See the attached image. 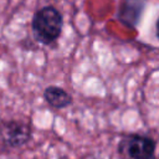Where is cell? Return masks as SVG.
<instances>
[{
  "instance_id": "6da1fadb",
  "label": "cell",
  "mask_w": 159,
  "mask_h": 159,
  "mask_svg": "<svg viewBox=\"0 0 159 159\" xmlns=\"http://www.w3.org/2000/svg\"><path fill=\"white\" fill-rule=\"evenodd\" d=\"M63 19L61 12L51 5L37 10L31 21V30L35 40L42 45L53 43L61 35Z\"/></svg>"
},
{
  "instance_id": "7a4b0ae2",
  "label": "cell",
  "mask_w": 159,
  "mask_h": 159,
  "mask_svg": "<svg viewBox=\"0 0 159 159\" xmlns=\"http://www.w3.org/2000/svg\"><path fill=\"white\" fill-rule=\"evenodd\" d=\"M157 143L148 135L125 134L118 143V153L125 159H153Z\"/></svg>"
},
{
  "instance_id": "3957f363",
  "label": "cell",
  "mask_w": 159,
  "mask_h": 159,
  "mask_svg": "<svg viewBox=\"0 0 159 159\" xmlns=\"http://www.w3.org/2000/svg\"><path fill=\"white\" fill-rule=\"evenodd\" d=\"M0 138L11 148L21 147L31 138V125L20 119L5 120L0 124Z\"/></svg>"
},
{
  "instance_id": "277c9868",
  "label": "cell",
  "mask_w": 159,
  "mask_h": 159,
  "mask_svg": "<svg viewBox=\"0 0 159 159\" xmlns=\"http://www.w3.org/2000/svg\"><path fill=\"white\" fill-rule=\"evenodd\" d=\"M147 0H122L118 5L117 19L129 29H135L143 16Z\"/></svg>"
},
{
  "instance_id": "5b68a950",
  "label": "cell",
  "mask_w": 159,
  "mask_h": 159,
  "mask_svg": "<svg viewBox=\"0 0 159 159\" xmlns=\"http://www.w3.org/2000/svg\"><path fill=\"white\" fill-rule=\"evenodd\" d=\"M43 98L52 108L62 109L72 103V97L63 88L58 86H48L43 91Z\"/></svg>"
},
{
  "instance_id": "8992f818",
  "label": "cell",
  "mask_w": 159,
  "mask_h": 159,
  "mask_svg": "<svg viewBox=\"0 0 159 159\" xmlns=\"http://www.w3.org/2000/svg\"><path fill=\"white\" fill-rule=\"evenodd\" d=\"M155 36H157V39L159 40V16H158L157 22H155Z\"/></svg>"
}]
</instances>
